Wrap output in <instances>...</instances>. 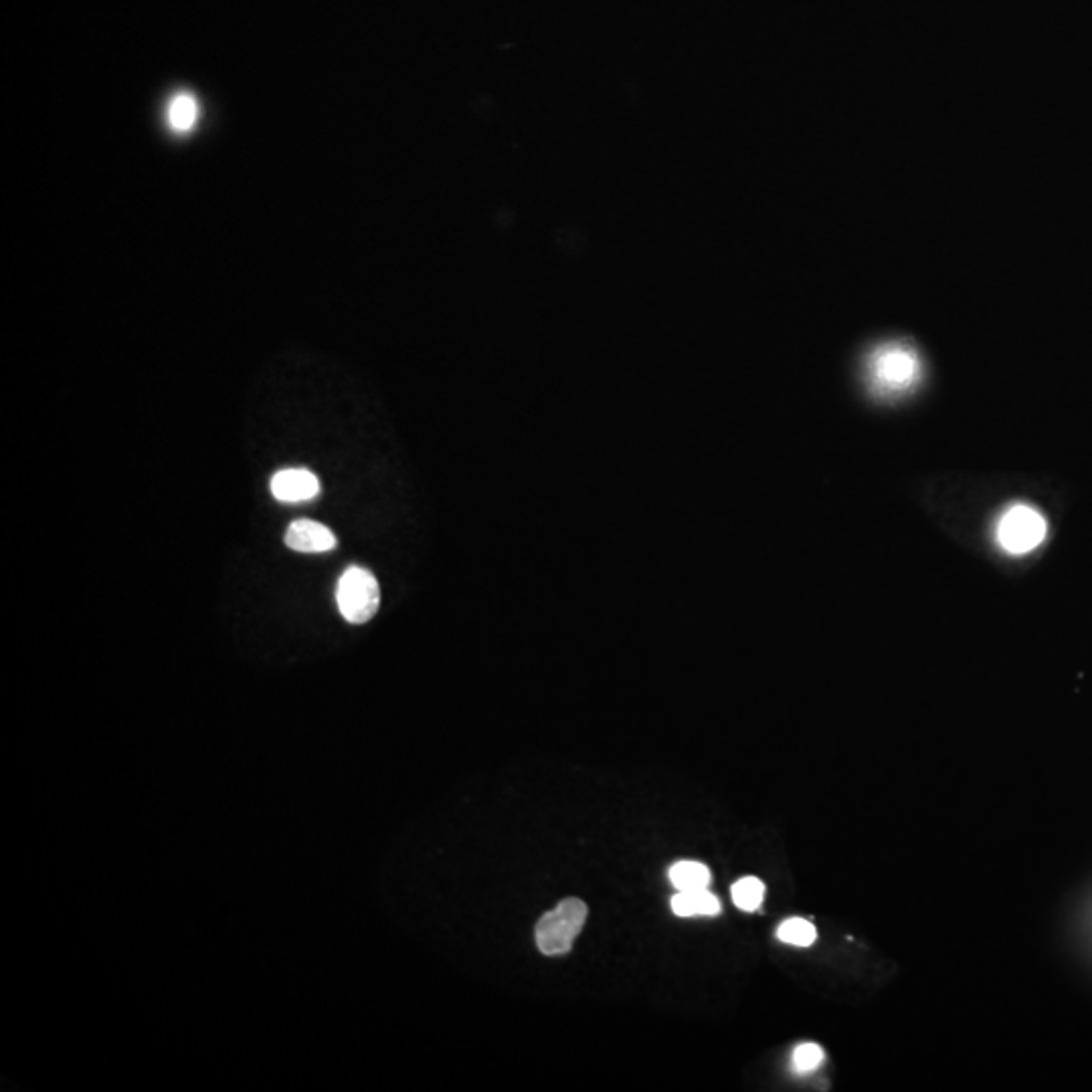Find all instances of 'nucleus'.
Instances as JSON below:
<instances>
[{"label": "nucleus", "instance_id": "nucleus-10", "mask_svg": "<svg viewBox=\"0 0 1092 1092\" xmlns=\"http://www.w3.org/2000/svg\"><path fill=\"white\" fill-rule=\"evenodd\" d=\"M763 897H765V886L755 876L741 878L733 886V901L741 911H747V913L757 911L763 903Z\"/></svg>", "mask_w": 1092, "mask_h": 1092}, {"label": "nucleus", "instance_id": "nucleus-4", "mask_svg": "<svg viewBox=\"0 0 1092 1092\" xmlns=\"http://www.w3.org/2000/svg\"><path fill=\"white\" fill-rule=\"evenodd\" d=\"M919 372L917 356L903 346H888L874 356V374L880 384L890 388L909 386Z\"/></svg>", "mask_w": 1092, "mask_h": 1092}, {"label": "nucleus", "instance_id": "nucleus-7", "mask_svg": "<svg viewBox=\"0 0 1092 1092\" xmlns=\"http://www.w3.org/2000/svg\"><path fill=\"white\" fill-rule=\"evenodd\" d=\"M672 913L676 917L688 919V917H715L721 913L719 899L703 890H678V895L672 899Z\"/></svg>", "mask_w": 1092, "mask_h": 1092}, {"label": "nucleus", "instance_id": "nucleus-11", "mask_svg": "<svg viewBox=\"0 0 1092 1092\" xmlns=\"http://www.w3.org/2000/svg\"><path fill=\"white\" fill-rule=\"evenodd\" d=\"M777 937L779 941L787 945L810 947L816 941L818 933H816V927L806 919H789L781 923V927L777 929Z\"/></svg>", "mask_w": 1092, "mask_h": 1092}, {"label": "nucleus", "instance_id": "nucleus-9", "mask_svg": "<svg viewBox=\"0 0 1092 1092\" xmlns=\"http://www.w3.org/2000/svg\"><path fill=\"white\" fill-rule=\"evenodd\" d=\"M670 882L678 890H703L711 884V870L701 862L684 860L670 868Z\"/></svg>", "mask_w": 1092, "mask_h": 1092}, {"label": "nucleus", "instance_id": "nucleus-8", "mask_svg": "<svg viewBox=\"0 0 1092 1092\" xmlns=\"http://www.w3.org/2000/svg\"><path fill=\"white\" fill-rule=\"evenodd\" d=\"M198 118H201V106H198V99L192 93L178 91L170 97L164 120L174 134L190 132L196 126Z\"/></svg>", "mask_w": 1092, "mask_h": 1092}, {"label": "nucleus", "instance_id": "nucleus-2", "mask_svg": "<svg viewBox=\"0 0 1092 1092\" xmlns=\"http://www.w3.org/2000/svg\"><path fill=\"white\" fill-rule=\"evenodd\" d=\"M336 602L348 624L358 626L370 622L380 604V591L374 575L362 567L346 569L338 581Z\"/></svg>", "mask_w": 1092, "mask_h": 1092}, {"label": "nucleus", "instance_id": "nucleus-1", "mask_svg": "<svg viewBox=\"0 0 1092 1092\" xmlns=\"http://www.w3.org/2000/svg\"><path fill=\"white\" fill-rule=\"evenodd\" d=\"M587 921V905L581 899L559 903L536 923V947L542 955L559 957L571 951Z\"/></svg>", "mask_w": 1092, "mask_h": 1092}, {"label": "nucleus", "instance_id": "nucleus-6", "mask_svg": "<svg viewBox=\"0 0 1092 1092\" xmlns=\"http://www.w3.org/2000/svg\"><path fill=\"white\" fill-rule=\"evenodd\" d=\"M285 544L297 553H328L336 549V536L320 522L295 520L285 532Z\"/></svg>", "mask_w": 1092, "mask_h": 1092}, {"label": "nucleus", "instance_id": "nucleus-3", "mask_svg": "<svg viewBox=\"0 0 1092 1092\" xmlns=\"http://www.w3.org/2000/svg\"><path fill=\"white\" fill-rule=\"evenodd\" d=\"M1046 538V520L1030 506H1014L1000 524V542L1014 555L1034 551Z\"/></svg>", "mask_w": 1092, "mask_h": 1092}, {"label": "nucleus", "instance_id": "nucleus-12", "mask_svg": "<svg viewBox=\"0 0 1092 1092\" xmlns=\"http://www.w3.org/2000/svg\"><path fill=\"white\" fill-rule=\"evenodd\" d=\"M824 1062V1050L818 1044H802L793 1050V1066L800 1072H812Z\"/></svg>", "mask_w": 1092, "mask_h": 1092}, {"label": "nucleus", "instance_id": "nucleus-5", "mask_svg": "<svg viewBox=\"0 0 1092 1092\" xmlns=\"http://www.w3.org/2000/svg\"><path fill=\"white\" fill-rule=\"evenodd\" d=\"M269 487L279 502H304L320 493V479L310 469L289 467L277 471Z\"/></svg>", "mask_w": 1092, "mask_h": 1092}]
</instances>
